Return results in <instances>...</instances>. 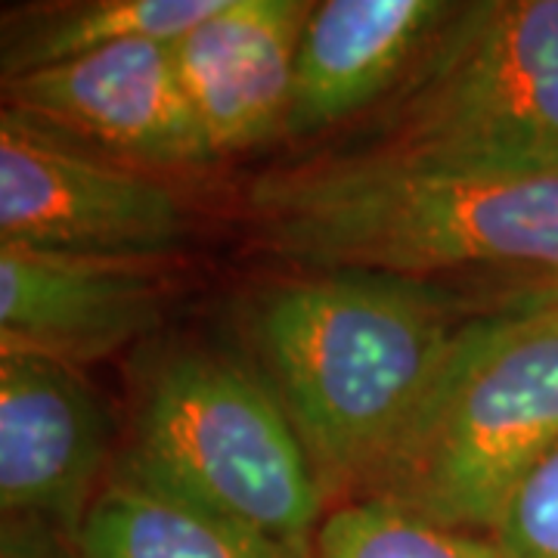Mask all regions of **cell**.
I'll return each instance as SVG.
<instances>
[{
    "instance_id": "cell-1",
    "label": "cell",
    "mask_w": 558,
    "mask_h": 558,
    "mask_svg": "<svg viewBox=\"0 0 558 558\" xmlns=\"http://www.w3.org/2000/svg\"><path fill=\"white\" fill-rule=\"evenodd\" d=\"M252 240L301 270L558 277V165L311 159L248 190Z\"/></svg>"
},
{
    "instance_id": "cell-2",
    "label": "cell",
    "mask_w": 558,
    "mask_h": 558,
    "mask_svg": "<svg viewBox=\"0 0 558 558\" xmlns=\"http://www.w3.org/2000/svg\"><path fill=\"white\" fill-rule=\"evenodd\" d=\"M478 311L438 279L379 270H304L260 292L248 314L258 373L329 506L357 497Z\"/></svg>"
},
{
    "instance_id": "cell-3",
    "label": "cell",
    "mask_w": 558,
    "mask_h": 558,
    "mask_svg": "<svg viewBox=\"0 0 558 558\" xmlns=\"http://www.w3.org/2000/svg\"><path fill=\"white\" fill-rule=\"evenodd\" d=\"M558 447V307L494 295L354 499L487 537Z\"/></svg>"
},
{
    "instance_id": "cell-4",
    "label": "cell",
    "mask_w": 558,
    "mask_h": 558,
    "mask_svg": "<svg viewBox=\"0 0 558 558\" xmlns=\"http://www.w3.org/2000/svg\"><path fill=\"white\" fill-rule=\"evenodd\" d=\"M332 159L558 165V0L457 3Z\"/></svg>"
},
{
    "instance_id": "cell-5",
    "label": "cell",
    "mask_w": 558,
    "mask_h": 558,
    "mask_svg": "<svg viewBox=\"0 0 558 558\" xmlns=\"http://www.w3.org/2000/svg\"><path fill=\"white\" fill-rule=\"evenodd\" d=\"M128 469L314 558L329 515L307 450L258 369L178 351L143 385Z\"/></svg>"
},
{
    "instance_id": "cell-6",
    "label": "cell",
    "mask_w": 558,
    "mask_h": 558,
    "mask_svg": "<svg viewBox=\"0 0 558 558\" xmlns=\"http://www.w3.org/2000/svg\"><path fill=\"white\" fill-rule=\"evenodd\" d=\"M183 236L186 208L159 174L97 159L3 109L0 245L149 264L174 252Z\"/></svg>"
},
{
    "instance_id": "cell-7",
    "label": "cell",
    "mask_w": 558,
    "mask_h": 558,
    "mask_svg": "<svg viewBox=\"0 0 558 558\" xmlns=\"http://www.w3.org/2000/svg\"><path fill=\"white\" fill-rule=\"evenodd\" d=\"M174 40H124L3 81L10 112L149 174L208 161L180 84Z\"/></svg>"
},
{
    "instance_id": "cell-8",
    "label": "cell",
    "mask_w": 558,
    "mask_h": 558,
    "mask_svg": "<svg viewBox=\"0 0 558 558\" xmlns=\"http://www.w3.org/2000/svg\"><path fill=\"white\" fill-rule=\"evenodd\" d=\"M109 425L78 366L0 354V506L7 521L78 534L100 490Z\"/></svg>"
},
{
    "instance_id": "cell-9",
    "label": "cell",
    "mask_w": 558,
    "mask_h": 558,
    "mask_svg": "<svg viewBox=\"0 0 558 558\" xmlns=\"http://www.w3.org/2000/svg\"><path fill=\"white\" fill-rule=\"evenodd\" d=\"M311 10L307 0H220L171 44L211 159L282 137Z\"/></svg>"
},
{
    "instance_id": "cell-10",
    "label": "cell",
    "mask_w": 558,
    "mask_h": 558,
    "mask_svg": "<svg viewBox=\"0 0 558 558\" xmlns=\"http://www.w3.org/2000/svg\"><path fill=\"white\" fill-rule=\"evenodd\" d=\"M159 317L161 279L149 264L0 245V354L81 366L124 348Z\"/></svg>"
},
{
    "instance_id": "cell-11",
    "label": "cell",
    "mask_w": 558,
    "mask_h": 558,
    "mask_svg": "<svg viewBox=\"0 0 558 558\" xmlns=\"http://www.w3.org/2000/svg\"><path fill=\"white\" fill-rule=\"evenodd\" d=\"M453 7L450 0L314 3L299 40L282 137L354 128L403 81Z\"/></svg>"
},
{
    "instance_id": "cell-12",
    "label": "cell",
    "mask_w": 558,
    "mask_h": 558,
    "mask_svg": "<svg viewBox=\"0 0 558 558\" xmlns=\"http://www.w3.org/2000/svg\"><path fill=\"white\" fill-rule=\"evenodd\" d=\"M81 558H301L121 465L81 521Z\"/></svg>"
},
{
    "instance_id": "cell-13",
    "label": "cell",
    "mask_w": 558,
    "mask_h": 558,
    "mask_svg": "<svg viewBox=\"0 0 558 558\" xmlns=\"http://www.w3.org/2000/svg\"><path fill=\"white\" fill-rule=\"evenodd\" d=\"M220 0H81L7 16L3 81L124 40H178Z\"/></svg>"
},
{
    "instance_id": "cell-14",
    "label": "cell",
    "mask_w": 558,
    "mask_h": 558,
    "mask_svg": "<svg viewBox=\"0 0 558 558\" xmlns=\"http://www.w3.org/2000/svg\"><path fill=\"white\" fill-rule=\"evenodd\" d=\"M314 558H499V553L490 537L450 531L376 499H348L323 521Z\"/></svg>"
},
{
    "instance_id": "cell-15",
    "label": "cell",
    "mask_w": 558,
    "mask_h": 558,
    "mask_svg": "<svg viewBox=\"0 0 558 558\" xmlns=\"http://www.w3.org/2000/svg\"><path fill=\"white\" fill-rule=\"evenodd\" d=\"M487 537L499 558H558V447L512 494Z\"/></svg>"
},
{
    "instance_id": "cell-16",
    "label": "cell",
    "mask_w": 558,
    "mask_h": 558,
    "mask_svg": "<svg viewBox=\"0 0 558 558\" xmlns=\"http://www.w3.org/2000/svg\"><path fill=\"white\" fill-rule=\"evenodd\" d=\"M497 295H506V299L539 301V304L558 307V277L524 279V282H506V289H499Z\"/></svg>"
},
{
    "instance_id": "cell-17",
    "label": "cell",
    "mask_w": 558,
    "mask_h": 558,
    "mask_svg": "<svg viewBox=\"0 0 558 558\" xmlns=\"http://www.w3.org/2000/svg\"><path fill=\"white\" fill-rule=\"evenodd\" d=\"M3 558H47L40 553L38 539L32 537V531L20 524V521H13V527L10 524H3Z\"/></svg>"
}]
</instances>
